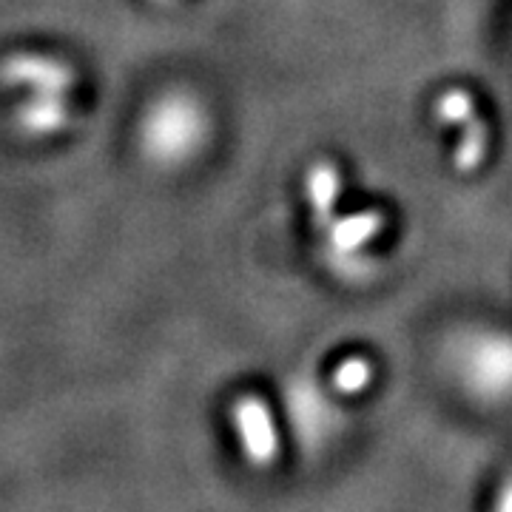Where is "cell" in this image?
<instances>
[{"label": "cell", "mask_w": 512, "mask_h": 512, "mask_svg": "<svg viewBox=\"0 0 512 512\" xmlns=\"http://www.w3.org/2000/svg\"><path fill=\"white\" fill-rule=\"evenodd\" d=\"M0 77L15 86H32L35 92L66 94L72 86V66L60 63L55 57L43 55H15L0 66Z\"/></svg>", "instance_id": "obj_4"}, {"label": "cell", "mask_w": 512, "mask_h": 512, "mask_svg": "<svg viewBox=\"0 0 512 512\" xmlns=\"http://www.w3.org/2000/svg\"><path fill=\"white\" fill-rule=\"evenodd\" d=\"M495 512H512V478L501 487L498 501H495Z\"/></svg>", "instance_id": "obj_11"}, {"label": "cell", "mask_w": 512, "mask_h": 512, "mask_svg": "<svg viewBox=\"0 0 512 512\" xmlns=\"http://www.w3.org/2000/svg\"><path fill=\"white\" fill-rule=\"evenodd\" d=\"M447 367L478 402H512V333L467 328L447 345Z\"/></svg>", "instance_id": "obj_1"}, {"label": "cell", "mask_w": 512, "mask_h": 512, "mask_svg": "<svg viewBox=\"0 0 512 512\" xmlns=\"http://www.w3.org/2000/svg\"><path fill=\"white\" fill-rule=\"evenodd\" d=\"M436 117L444 126H467L476 114V100L467 89H447L436 100Z\"/></svg>", "instance_id": "obj_10"}, {"label": "cell", "mask_w": 512, "mask_h": 512, "mask_svg": "<svg viewBox=\"0 0 512 512\" xmlns=\"http://www.w3.org/2000/svg\"><path fill=\"white\" fill-rule=\"evenodd\" d=\"M66 120H69L66 100L63 94L55 92H32V100L20 109V123L35 134L57 131Z\"/></svg>", "instance_id": "obj_7"}, {"label": "cell", "mask_w": 512, "mask_h": 512, "mask_svg": "<svg viewBox=\"0 0 512 512\" xmlns=\"http://www.w3.org/2000/svg\"><path fill=\"white\" fill-rule=\"evenodd\" d=\"M330 382H333V390L342 396H359L373 384V362L365 356H348L336 365Z\"/></svg>", "instance_id": "obj_9"}, {"label": "cell", "mask_w": 512, "mask_h": 512, "mask_svg": "<svg viewBox=\"0 0 512 512\" xmlns=\"http://www.w3.org/2000/svg\"><path fill=\"white\" fill-rule=\"evenodd\" d=\"M200 131V111L174 100L148 120V143L157 154H188L200 143Z\"/></svg>", "instance_id": "obj_3"}, {"label": "cell", "mask_w": 512, "mask_h": 512, "mask_svg": "<svg viewBox=\"0 0 512 512\" xmlns=\"http://www.w3.org/2000/svg\"><path fill=\"white\" fill-rule=\"evenodd\" d=\"M330 225H333V228H328L333 251L350 256L382 234L384 217L382 211H359V214H350L345 220L330 222Z\"/></svg>", "instance_id": "obj_5"}, {"label": "cell", "mask_w": 512, "mask_h": 512, "mask_svg": "<svg viewBox=\"0 0 512 512\" xmlns=\"http://www.w3.org/2000/svg\"><path fill=\"white\" fill-rule=\"evenodd\" d=\"M461 128H464V134H461L456 151H453V163H456V168L461 174H470V171H476L478 165L484 163V157H487L490 131H487L481 117H473L467 126Z\"/></svg>", "instance_id": "obj_8"}, {"label": "cell", "mask_w": 512, "mask_h": 512, "mask_svg": "<svg viewBox=\"0 0 512 512\" xmlns=\"http://www.w3.org/2000/svg\"><path fill=\"white\" fill-rule=\"evenodd\" d=\"M339 191H342V177H339V168L328 160L322 163H313L308 168V177H305V194L311 202V211L316 222L328 225L333 220V208L339 200Z\"/></svg>", "instance_id": "obj_6"}, {"label": "cell", "mask_w": 512, "mask_h": 512, "mask_svg": "<svg viewBox=\"0 0 512 512\" xmlns=\"http://www.w3.org/2000/svg\"><path fill=\"white\" fill-rule=\"evenodd\" d=\"M234 421L248 461L254 467H271L279 453V436H276L271 407L259 396H239L234 404Z\"/></svg>", "instance_id": "obj_2"}]
</instances>
